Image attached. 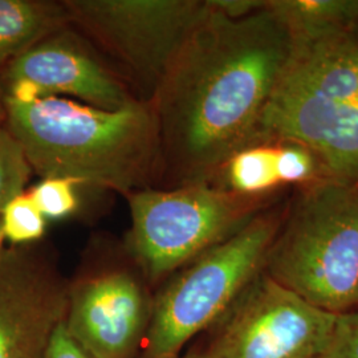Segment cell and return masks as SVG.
Returning <instances> with one entry per match:
<instances>
[{
	"label": "cell",
	"instance_id": "obj_18",
	"mask_svg": "<svg viewBox=\"0 0 358 358\" xmlns=\"http://www.w3.org/2000/svg\"><path fill=\"white\" fill-rule=\"evenodd\" d=\"M77 187L80 185L75 179L48 177L41 178L27 192L47 220H59L73 215L78 210L80 198Z\"/></svg>",
	"mask_w": 358,
	"mask_h": 358
},
{
	"label": "cell",
	"instance_id": "obj_21",
	"mask_svg": "<svg viewBox=\"0 0 358 358\" xmlns=\"http://www.w3.org/2000/svg\"><path fill=\"white\" fill-rule=\"evenodd\" d=\"M6 124V90L3 85L1 66H0V128H4Z\"/></svg>",
	"mask_w": 358,
	"mask_h": 358
},
{
	"label": "cell",
	"instance_id": "obj_22",
	"mask_svg": "<svg viewBox=\"0 0 358 358\" xmlns=\"http://www.w3.org/2000/svg\"><path fill=\"white\" fill-rule=\"evenodd\" d=\"M180 358H199V357H198V356H196V353H195V352H194V350H192V349H190V350H189V352H187V353H186V355H185V356H183V357H180Z\"/></svg>",
	"mask_w": 358,
	"mask_h": 358
},
{
	"label": "cell",
	"instance_id": "obj_4",
	"mask_svg": "<svg viewBox=\"0 0 358 358\" xmlns=\"http://www.w3.org/2000/svg\"><path fill=\"white\" fill-rule=\"evenodd\" d=\"M280 220L262 211L173 273L154 294L141 358H180L183 348L205 333L263 271Z\"/></svg>",
	"mask_w": 358,
	"mask_h": 358
},
{
	"label": "cell",
	"instance_id": "obj_15",
	"mask_svg": "<svg viewBox=\"0 0 358 358\" xmlns=\"http://www.w3.org/2000/svg\"><path fill=\"white\" fill-rule=\"evenodd\" d=\"M47 231V219L28 192H20L7 203L1 217L3 239L8 245L41 242Z\"/></svg>",
	"mask_w": 358,
	"mask_h": 358
},
{
	"label": "cell",
	"instance_id": "obj_11",
	"mask_svg": "<svg viewBox=\"0 0 358 358\" xmlns=\"http://www.w3.org/2000/svg\"><path fill=\"white\" fill-rule=\"evenodd\" d=\"M68 278L43 241L0 252V358H44L64 321Z\"/></svg>",
	"mask_w": 358,
	"mask_h": 358
},
{
	"label": "cell",
	"instance_id": "obj_3",
	"mask_svg": "<svg viewBox=\"0 0 358 358\" xmlns=\"http://www.w3.org/2000/svg\"><path fill=\"white\" fill-rule=\"evenodd\" d=\"M263 271L328 312L357 307V180L328 177L304 185L280 220Z\"/></svg>",
	"mask_w": 358,
	"mask_h": 358
},
{
	"label": "cell",
	"instance_id": "obj_17",
	"mask_svg": "<svg viewBox=\"0 0 358 358\" xmlns=\"http://www.w3.org/2000/svg\"><path fill=\"white\" fill-rule=\"evenodd\" d=\"M275 145L276 170L282 185L304 186L329 177L319 155L308 146L296 142H275Z\"/></svg>",
	"mask_w": 358,
	"mask_h": 358
},
{
	"label": "cell",
	"instance_id": "obj_5",
	"mask_svg": "<svg viewBox=\"0 0 358 358\" xmlns=\"http://www.w3.org/2000/svg\"><path fill=\"white\" fill-rule=\"evenodd\" d=\"M125 199L130 227L122 241L154 291L262 213V198L238 195L213 182L146 189Z\"/></svg>",
	"mask_w": 358,
	"mask_h": 358
},
{
	"label": "cell",
	"instance_id": "obj_13",
	"mask_svg": "<svg viewBox=\"0 0 358 358\" xmlns=\"http://www.w3.org/2000/svg\"><path fill=\"white\" fill-rule=\"evenodd\" d=\"M213 183L238 195L262 198L282 185L276 170V145L247 146L232 154Z\"/></svg>",
	"mask_w": 358,
	"mask_h": 358
},
{
	"label": "cell",
	"instance_id": "obj_7",
	"mask_svg": "<svg viewBox=\"0 0 358 358\" xmlns=\"http://www.w3.org/2000/svg\"><path fill=\"white\" fill-rule=\"evenodd\" d=\"M154 294L124 241L99 235L68 278L65 329L92 358L141 357Z\"/></svg>",
	"mask_w": 358,
	"mask_h": 358
},
{
	"label": "cell",
	"instance_id": "obj_8",
	"mask_svg": "<svg viewBox=\"0 0 358 358\" xmlns=\"http://www.w3.org/2000/svg\"><path fill=\"white\" fill-rule=\"evenodd\" d=\"M69 24L150 103L205 0H63Z\"/></svg>",
	"mask_w": 358,
	"mask_h": 358
},
{
	"label": "cell",
	"instance_id": "obj_16",
	"mask_svg": "<svg viewBox=\"0 0 358 358\" xmlns=\"http://www.w3.org/2000/svg\"><path fill=\"white\" fill-rule=\"evenodd\" d=\"M20 145L6 128H0V252L7 245L1 234V217L7 203L20 192H26L32 176Z\"/></svg>",
	"mask_w": 358,
	"mask_h": 358
},
{
	"label": "cell",
	"instance_id": "obj_2",
	"mask_svg": "<svg viewBox=\"0 0 358 358\" xmlns=\"http://www.w3.org/2000/svg\"><path fill=\"white\" fill-rule=\"evenodd\" d=\"M4 128L41 178L75 179L124 198L157 187L159 148L150 103L103 110L64 97H6Z\"/></svg>",
	"mask_w": 358,
	"mask_h": 358
},
{
	"label": "cell",
	"instance_id": "obj_1",
	"mask_svg": "<svg viewBox=\"0 0 358 358\" xmlns=\"http://www.w3.org/2000/svg\"><path fill=\"white\" fill-rule=\"evenodd\" d=\"M205 3L150 101L159 148L155 189L213 182L250 145L294 51L292 27L267 0L236 17Z\"/></svg>",
	"mask_w": 358,
	"mask_h": 358
},
{
	"label": "cell",
	"instance_id": "obj_9",
	"mask_svg": "<svg viewBox=\"0 0 358 358\" xmlns=\"http://www.w3.org/2000/svg\"><path fill=\"white\" fill-rule=\"evenodd\" d=\"M337 315L316 307L262 271L192 348L199 358H316Z\"/></svg>",
	"mask_w": 358,
	"mask_h": 358
},
{
	"label": "cell",
	"instance_id": "obj_20",
	"mask_svg": "<svg viewBox=\"0 0 358 358\" xmlns=\"http://www.w3.org/2000/svg\"><path fill=\"white\" fill-rule=\"evenodd\" d=\"M44 358H92L90 355L77 344L65 329L62 322L52 334L51 341Z\"/></svg>",
	"mask_w": 358,
	"mask_h": 358
},
{
	"label": "cell",
	"instance_id": "obj_6",
	"mask_svg": "<svg viewBox=\"0 0 358 358\" xmlns=\"http://www.w3.org/2000/svg\"><path fill=\"white\" fill-rule=\"evenodd\" d=\"M294 32L291 59L248 146L296 142L317 154L337 122L358 105V32Z\"/></svg>",
	"mask_w": 358,
	"mask_h": 358
},
{
	"label": "cell",
	"instance_id": "obj_12",
	"mask_svg": "<svg viewBox=\"0 0 358 358\" xmlns=\"http://www.w3.org/2000/svg\"><path fill=\"white\" fill-rule=\"evenodd\" d=\"M68 26L63 0H0V66Z\"/></svg>",
	"mask_w": 358,
	"mask_h": 358
},
{
	"label": "cell",
	"instance_id": "obj_14",
	"mask_svg": "<svg viewBox=\"0 0 358 358\" xmlns=\"http://www.w3.org/2000/svg\"><path fill=\"white\" fill-rule=\"evenodd\" d=\"M294 29L358 32V0H267Z\"/></svg>",
	"mask_w": 358,
	"mask_h": 358
},
{
	"label": "cell",
	"instance_id": "obj_10",
	"mask_svg": "<svg viewBox=\"0 0 358 358\" xmlns=\"http://www.w3.org/2000/svg\"><path fill=\"white\" fill-rule=\"evenodd\" d=\"M6 97H64L103 110L138 103L133 90L90 41L68 26L1 66Z\"/></svg>",
	"mask_w": 358,
	"mask_h": 358
},
{
	"label": "cell",
	"instance_id": "obj_19",
	"mask_svg": "<svg viewBox=\"0 0 358 358\" xmlns=\"http://www.w3.org/2000/svg\"><path fill=\"white\" fill-rule=\"evenodd\" d=\"M316 358H358V310L337 315L332 337Z\"/></svg>",
	"mask_w": 358,
	"mask_h": 358
}]
</instances>
